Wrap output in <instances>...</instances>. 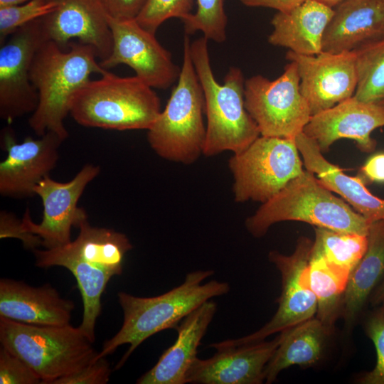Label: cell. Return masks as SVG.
<instances>
[{"label": "cell", "mask_w": 384, "mask_h": 384, "mask_svg": "<svg viewBox=\"0 0 384 384\" xmlns=\"http://www.w3.org/2000/svg\"><path fill=\"white\" fill-rule=\"evenodd\" d=\"M213 274V270L189 272L182 284L155 297H142L118 292V302L123 311L122 326L112 338L104 342L95 360L113 353L122 345L129 344L115 366L118 370L148 338L168 329H176L186 316L204 302L226 294L230 291L227 282L213 279L203 284Z\"/></svg>", "instance_id": "6da1fadb"}, {"label": "cell", "mask_w": 384, "mask_h": 384, "mask_svg": "<svg viewBox=\"0 0 384 384\" xmlns=\"http://www.w3.org/2000/svg\"><path fill=\"white\" fill-rule=\"evenodd\" d=\"M65 50L50 41H45L33 59L30 79L38 95V103L28 124L41 137L53 132L65 140L68 132L64 120L70 114L72 100L92 74L102 75L107 70L97 60V54L90 46L70 43Z\"/></svg>", "instance_id": "7a4b0ae2"}, {"label": "cell", "mask_w": 384, "mask_h": 384, "mask_svg": "<svg viewBox=\"0 0 384 384\" xmlns=\"http://www.w3.org/2000/svg\"><path fill=\"white\" fill-rule=\"evenodd\" d=\"M208 41L203 36L190 44L191 59L204 96L206 137L203 154L213 156L225 151L238 154L260 133L245 107V80L242 70L230 67L223 83L219 84L212 70Z\"/></svg>", "instance_id": "3957f363"}, {"label": "cell", "mask_w": 384, "mask_h": 384, "mask_svg": "<svg viewBox=\"0 0 384 384\" xmlns=\"http://www.w3.org/2000/svg\"><path fill=\"white\" fill-rule=\"evenodd\" d=\"M300 221L316 227L367 235L370 223L343 199L325 187L305 169L279 193L261 204L245 220L254 237L265 235L274 224Z\"/></svg>", "instance_id": "277c9868"}, {"label": "cell", "mask_w": 384, "mask_h": 384, "mask_svg": "<svg viewBox=\"0 0 384 384\" xmlns=\"http://www.w3.org/2000/svg\"><path fill=\"white\" fill-rule=\"evenodd\" d=\"M73 97L70 114L79 124L110 130H148L161 112L160 99L137 76L120 77L107 70Z\"/></svg>", "instance_id": "5b68a950"}, {"label": "cell", "mask_w": 384, "mask_h": 384, "mask_svg": "<svg viewBox=\"0 0 384 384\" xmlns=\"http://www.w3.org/2000/svg\"><path fill=\"white\" fill-rule=\"evenodd\" d=\"M190 44L186 33L178 82L164 110L147 130L149 144L158 156L183 164H191L203 154L206 137L204 96L191 59Z\"/></svg>", "instance_id": "8992f818"}, {"label": "cell", "mask_w": 384, "mask_h": 384, "mask_svg": "<svg viewBox=\"0 0 384 384\" xmlns=\"http://www.w3.org/2000/svg\"><path fill=\"white\" fill-rule=\"evenodd\" d=\"M1 346L25 361L41 378V383L78 371L98 352L78 326H38L0 316Z\"/></svg>", "instance_id": "52a82bcc"}, {"label": "cell", "mask_w": 384, "mask_h": 384, "mask_svg": "<svg viewBox=\"0 0 384 384\" xmlns=\"http://www.w3.org/2000/svg\"><path fill=\"white\" fill-rule=\"evenodd\" d=\"M236 202L265 203L304 171L295 139L260 135L228 161Z\"/></svg>", "instance_id": "ba28073f"}, {"label": "cell", "mask_w": 384, "mask_h": 384, "mask_svg": "<svg viewBox=\"0 0 384 384\" xmlns=\"http://www.w3.org/2000/svg\"><path fill=\"white\" fill-rule=\"evenodd\" d=\"M245 105L260 135L295 139L311 113L300 92L297 65L290 61L274 80L254 75L245 80Z\"/></svg>", "instance_id": "9c48e42d"}, {"label": "cell", "mask_w": 384, "mask_h": 384, "mask_svg": "<svg viewBox=\"0 0 384 384\" xmlns=\"http://www.w3.org/2000/svg\"><path fill=\"white\" fill-rule=\"evenodd\" d=\"M313 241L300 237L290 255L271 251L269 260L274 264L282 277V292L278 308L272 318L254 333L223 342L243 345L264 341L269 336L292 328L312 317L316 313L317 301L309 279L308 266Z\"/></svg>", "instance_id": "30bf717a"}, {"label": "cell", "mask_w": 384, "mask_h": 384, "mask_svg": "<svg viewBox=\"0 0 384 384\" xmlns=\"http://www.w3.org/2000/svg\"><path fill=\"white\" fill-rule=\"evenodd\" d=\"M46 41L41 18L18 28L1 44L0 117L7 122L33 113L38 95L30 79L35 53Z\"/></svg>", "instance_id": "8fae6325"}, {"label": "cell", "mask_w": 384, "mask_h": 384, "mask_svg": "<svg viewBox=\"0 0 384 384\" xmlns=\"http://www.w3.org/2000/svg\"><path fill=\"white\" fill-rule=\"evenodd\" d=\"M100 171L99 166L87 164L68 182L57 181L49 175L36 186V196L40 197L43 207L42 220L34 223L27 208L22 221L29 232L40 237L46 249L61 247L71 241L72 228H78L87 216L86 211L78 206L79 199Z\"/></svg>", "instance_id": "7c38bea8"}, {"label": "cell", "mask_w": 384, "mask_h": 384, "mask_svg": "<svg viewBox=\"0 0 384 384\" xmlns=\"http://www.w3.org/2000/svg\"><path fill=\"white\" fill-rule=\"evenodd\" d=\"M112 34L110 56L100 64L108 70L120 64L134 70L136 76L152 88L166 90L178 78L181 69L171 54L136 21L117 20L107 16Z\"/></svg>", "instance_id": "4fadbf2b"}, {"label": "cell", "mask_w": 384, "mask_h": 384, "mask_svg": "<svg viewBox=\"0 0 384 384\" xmlns=\"http://www.w3.org/2000/svg\"><path fill=\"white\" fill-rule=\"evenodd\" d=\"M63 141L55 132H47L18 143L13 131L4 129L1 148L7 155L0 163V194L16 199L35 196L36 186L55 169Z\"/></svg>", "instance_id": "5bb4252c"}, {"label": "cell", "mask_w": 384, "mask_h": 384, "mask_svg": "<svg viewBox=\"0 0 384 384\" xmlns=\"http://www.w3.org/2000/svg\"><path fill=\"white\" fill-rule=\"evenodd\" d=\"M286 58L297 65L300 92L311 116L354 95L357 87L355 52L322 51L304 55L289 50Z\"/></svg>", "instance_id": "9a60e30c"}, {"label": "cell", "mask_w": 384, "mask_h": 384, "mask_svg": "<svg viewBox=\"0 0 384 384\" xmlns=\"http://www.w3.org/2000/svg\"><path fill=\"white\" fill-rule=\"evenodd\" d=\"M281 340L280 334L269 341L230 345L223 341L210 347L216 353L207 359L194 361L186 377V383L260 384L264 370Z\"/></svg>", "instance_id": "2e32d148"}, {"label": "cell", "mask_w": 384, "mask_h": 384, "mask_svg": "<svg viewBox=\"0 0 384 384\" xmlns=\"http://www.w3.org/2000/svg\"><path fill=\"white\" fill-rule=\"evenodd\" d=\"M384 127V107L356 99L354 96L311 117L303 132L326 153L341 139L353 140L364 153L375 150L371 133Z\"/></svg>", "instance_id": "e0dca14e"}, {"label": "cell", "mask_w": 384, "mask_h": 384, "mask_svg": "<svg viewBox=\"0 0 384 384\" xmlns=\"http://www.w3.org/2000/svg\"><path fill=\"white\" fill-rule=\"evenodd\" d=\"M58 6L42 17L46 41L64 48L73 39L92 46L100 61L107 59L112 49V34L107 14L99 0H56Z\"/></svg>", "instance_id": "ac0fdd59"}, {"label": "cell", "mask_w": 384, "mask_h": 384, "mask_svg": "<svg viewBox=\"0 0 384 384\" xmlns=\"http://www.w3.org/2000/svg\"><path fill=\"white\" fill-rule=\"evenodd\" d=\"M384 40V0H346L335 8L322 50L354 52Z\"/></svg>", "instance_id": "d6986e66"}, {"label": "cell", "mask_w": 384, "mask_h": 384, "mask_svg": "<svg viewBox=\"0 0 384 384\" xmlns=\"http://www.w3.org/2000/svg\"><path fill=\"white\" fill-rule=\"evenodd\" d=\"M74 308L73 301L48 284L34 287L11 279L0 280V316L31 325L64 326L70 324Z\"/></svg>", "instance_id": "ffe728a7"}, {"label": "cell", "mask_w": 384, "mask_h": 384, "mask_svg": "<svg viewBox=\"0 0 384 384\" xmlns=\"http://www.w3.org/2000/svg\"><path fill=\"white\" fill-rule=\"evenodd\" d=\"M217 310L210 299L186 316L176 328L177 338L157 363L137 381L138 384H185L198 348Z\"/></svg>", "instance_id": "44dd1931"}, {"label": "cell", "mask_w": 384, "mask_h": 384, "mask_svg": "<svg viewBox=\"0 0 384 384\" xmlns=\"http://www.w3.org/2000/svg\"><path fill=\"white\" fill-rule=\"evenodd\" d=\"M305 169L316 175L331 191L340 196L369 223L384 220V199L373 195L358 175L350 176L329 161L316 142L304 132L295 139Z\"/></svg>", "instance_id": "7402d4cb"}, {"label": "cell", "mask_w": 384, "mask_h": 384, "mask_svg": "<svg viewBox=\"0 0 384 384\" xmlns=\"http://www.w3.org/2000/svg\"><path fill=\"white\" fill-rule=\"evenodd\" d=\"M333 13L334 9L314 0L277 11L271 21L273 30L268 42L297 54L317 55L323 51V36Z\"/></svg>", "instance_id": "603a6c76"}, {"label": "cell", "mask_w": 384, "mask_h": 384, "mask_svg": "<svg viewBox=\"0 0 384 384\" xmlns=\"http://www.w3.org/2000/svg\"><path fill=\"white\" fill-rule=\"evenodd\" d=\"M33 252L38 267L60 266L68 269L74 275L83 304L82 322L79 327L94 343L95 324L102 310V295L112 275L78 257L65 245L43 250L35 249Z\"/></svg>", "instance_id": "cb8c5ba5"}, {"label": "cell", "mask_w": 384, "mask_h": 384, "mask_svg": "<svg viewBox=\"0 0 384 384\" xmlns=\"http://www.w3.org/2000/svg\"><path fill=\"white\" fill-rule=\"evenodd\" d=\"M331 333L316 317L280 332L281 340L264 370L266 383H272L279 373L292 366L309 367L321 358Z\"/></svg>", "instance_id": "d4e9b609"}, {"label": "cell", "mask_w": 384, "mask_h": 384, "mask_svg": "<svg viewBox=\"0 0 384 384\" xmlns=\"http://www.w3.org/2000/svg\"><path fill=\"white\" fill-rule=\"evenodd\" d=\"M367 237V250L351 272L344 293L341 313L348 323L356 319L384 277V220L370 223Z\"/></svg>", "instance_id": "484cf974"}, {"label": "cell", "mask_w": 384, "mask_h": 384, "mask_svg": "<svg viewBox=\"0 0 384 384\" xmlns=\"http://www.w3.org/2000/svg\"><path fill=\"white\" fill-rule=\"evenodd\" d=\"M79 234L65 247L81 260L95 265L112 277L120 275L126 254L133 246L127 236L107 228L90 225L87 216L79 223Z\"/></svg>", "instance_id": "4316f807"}, {"label": "cell", "mask_w": 384, "mask_h": 384, "mask_svg": "<svg viewBox=\"0 0 384 384\" xmlns=\"http://www.w3.org/2000/svg\"><path fill=\"white\" fill-rule=\"evenodd\" d=\"M311 251L319 255L335 275L347 285L351 272L363 257L368 237L315 227Z\"/></svg>", "instance_id": "83f0119b"}, {"label": "cell", "mask_w": 384, "mask_h": 384, "mask_svg": "<svg viewBox=\"0 0 384 384\" xmlns=\"http://www.w3.org/2000/svg\"><path fill=\"white\" fill-rule=\"evenodd\" d=\"M308 272L310 287L317 301L316 318L331 331L342 311L346 284L334 274L319 255L312 251Z\"/></svg>", "instance_id": "f1b7e54d"}, {"label": "cell", "mask_w": 384, "mask_h": 384, "mask_svg": "<svg viewBox=\"0 0 384 384\" xmlns=\"http://www.w3.org/2000/svg\"><path fill=\"white\" fill-rule=\"evenodd\" d=\"M354 52L357 87L353 96L384 107V40Z\"/></svg>", "instance_id": "f546056e"}, {"label": "cell", "mask_w": 384, "mask_h": 384, "mask_svg": "<svg viewBox=\"0 0 384 384\" xmlns=\"http://www.w3.org/2000/svg\"><path fill=\"white\" fill-rule=\"evenodd\" d=\"M197 9L182 21L188 35L201 31L208 40L223 43L226 39L228 18L224 0H196Z\"/></svg>", "instance_id": "4dcf8cb0"}, {"label": "cell", "mask_w": 384, "mask_h": 384, "mask_svg": "<svg viewBox=\"0 0 384 384\" xmlns=\"http://www.w3.org/2000/svg\"><path fill=\"white\" fill-rule=\"evenodd\" d=\"M57 6L56 0H31L0 7V44L18 28L51 13Z\"/></svg>", "instance_id": "1f68e13d"}, {"label": "cell", "mask_w": 384, "mask_h": 384, "mask_svg": "<svg viewBox=\"0 0 384 384\" xmlns=\"http://www.w3.org/2000/svg\"><path fill=\"white\" fill-rule=\"evenodd\" d=\"M195 0H148L136 21L144 28L156 33L159 27L171 18L182 21L191 14Z\"/></svg>", "instance_id": "d6a6232c"}, {"label": "cell", "mask_w": 384, "mask_h": 384, "mask_svg": "<svg viewBox=\"0 0 384 384\" xmlns=\"http://www.w3.org/2000/svg\"><path fill=\"white\" fill-rule=\"evenodd\" d=\"M366 331L374 344L376 362L372 370L359 378L363 384H384V311L380 308L373 312L366 323Z\"/></svg>", "instance_id": "836d02e7"}, {"label": "cell", "mask_w": 384, "mask_h": 384, "mask_svg": "<svg viewBox=\"0 0 384 384\" xmlns=\"http://www.w3.org/2000/svg\"><path fill=\"white\" fill-rule=\"evenodd\" d=\"M41 382L39 375L25 361L1 346V384H39Z\"/></svg>", "instance_id": "e575fe53"}, {"label": "cell", "mask_w": 384, "mask_h": 384, "mask_svg": "<svg viewBox=\"0 0 384 384\" xmlns=\"http://www.w3.org/2000/svg\"><path fill=\"white\" fill-rule=\"evenodd\" d=\"M111 372L108 361L106 357H102L50 384H106L110 380Z\"/></svg>", "instance_id": "d590c367"}, {"label": "cell", "mask_w": 384, "mask_h": 384, "mask_svg": "<svg viewBox=\"0 0 384 384\" xmlns=\"http://www.w3.org/2000/svg\"><path fill=\"white\" fill-rule=\"evenodd\" d=\"M17 238L21 240L26 249L34 250L41 245L39 236L31 233L25 227L22 219H18L15 215L5 210L0 213V238Z\"/></svg>", "instance_id": "8d00e7d4"}, {"label": "cell", "mask_w": 384, "mask_h": 384, "mask_svg": "<svg viewBox=\"0 0 384 384\" xmlns=\"http://www.w3.org/2000/svg\"><path fill=\"white\" fill-rule=\"evenodd\" d=\"M108 16L117 20L136 19L148 0H99Z\"/></svg>", "instance_id": "74e56055"}, {"label": "cell", "mask_w": 384, "mask_h": 384, "mask_svg": "<svg viewBox=\"0 0 384 384\" xmlns=\"http://www.w3.org/2000/svg\"><path fill=\"white\" fill-rule=\"evenodd\" d=\"M359 176L364 181L384 183V151L370 156L360 169Z\"/></svg>", "instance_id": "f35d334b"}, {"label": "cell", "mask_w": 384, "mask_h": 384, "mask_svg": "<svg viewBox=\"0 0 384 384\" xmlns=\"http://www.w3.org/2000/svg\"><path fill=\"white\" fill-rule=\"evenodd\" d=\"M242 4L251 7H265L277 11H289L306 0H239Z\"/></svg>", "instance_id": "ab89813d"}, {"label": "cell", "mask_w": 384, "mask_h": 384, "mask_svg": "<svg viewBox=\"0 0 384 384\" xmlns=\"http://www.w3.org/2000/svg\"><path fill=\"white\" fill-rule=\"evenodd\" d=\"M370 302L373 306L381 304L384 302V277L371 294Z\"/></svg>", "instance_id": "60d3db41"}, {"label": "cell", "mask_w": 384, "mask_h": 384, "mask_svg": "<svg viewBox=\"0 0 384 384\" xmlns=\"http://www.w3.org/2000/svg\"><path fill=\"white\" fill-rule=\"evenodd\" d=\"M31 0H0V7L18 5Z\"/></svg>", "instance_id": "b9f144b4"}, {"label": "cell", "mask_w": 384, "mask_h": 384, "mask_svg": "<svg viewBox=\"0 0 384 384\" xmlns=\"http://www.w3.org/2000/svg\"><path fill=\"white\" fill-rule=\"evenodd\" d=\"M330 8H335L346 0H314Z\"/></svg>", "instance_id": "7bdbcfd3"}, {"label": "cell", "mask_w": 384, "mask_h": 384, "mask_svg": "<svg viewBox=\"0 0 384 384\" xmlns=\"http://www.w3.org/2000/svg\"><path fill=\"white\" fill-rule=\"evenodd\" d=\"M380 309L384 311V302L381 304Z\"/></svg>", "instance_id": "ee69618b"}]
</instances>
